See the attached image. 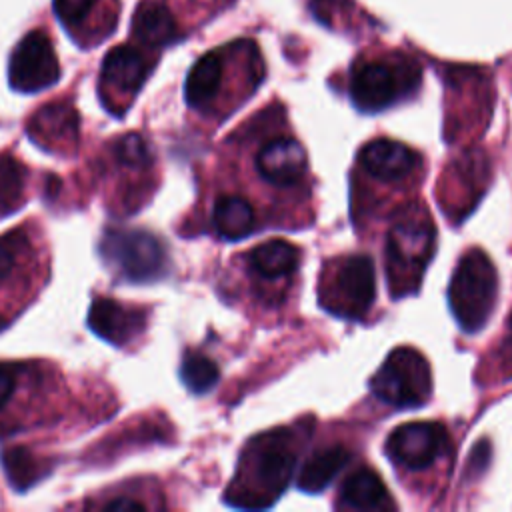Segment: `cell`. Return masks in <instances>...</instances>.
I'll use <instances>...</instances> for the list:
<instances>
[{
	"label": "cell",
	"mask_w": 512,
	"mask_h": 512,
	"mask_svg": "<svg viewBox=\"0 0 512 512\" xmlns=\"http://www.w3.org/2000/svg\"><path fill=\"white\" fill-rule=\"evenodd\" d=\"M296 456V436L292 432L274 430L256 436L242 454L226 500L236 508L270 506L292 480Z\"/></svg>",
	"instance_id": "6da1fadb"
},
{
	"label": "cell",
	"mask_w": 512,
	"mask_h": 512,
	"mask_svg": "<svg viewBox=\"0 0 512 512\" xmlns=\"http://www.w3.org/2000/svg\"><path fill=\"white\" fill-rule=\"evenodd\" d=\"M434 246L436 230L424 208H406L396 214L386 240V266L394 296L418 286Z\"/></svg>",
	"instance_id": "7a4b0ae2"
},
{
	"label": "cell",
	"mask_w": 512,
	"mask_h": 512,
	"mask_svg": "<svg viewBox=\"0 0 512 512\" xmlns=\"http://www.w3.org/2000/svg\"><path fill=\"white\" fill-rule=\"evenodd\" d=\"M498 276L490 258L478 250H468L450 280L448 302L460 328L468 334L478 332L494 310Z\"/></svg>",
	"instance_id": "3957f363"
},
{
	"label": "cell",
	"mask_w": 512,
	"mask_h": 512,
	"mask_svg": "<svg viewBox=\"0 0 512 512\" xmlns=\"http://www.w3.org/2000/svg\"><path fill=\"white\" fill-rule=\"evenodd\" d=\"M420 70L406 60H362L350 72V98L362 112H380L412 94Z\"/></svg>",
	"instance_id": "277c9868"
},
{
	"label": "cell",
	"mask_w": 512,
	"mask_h": 512,
	"mask_svg": "<svg viewBox=\"0 0 512 512\" xmlns=\"http://www.w3.org/2000/svg\"><path fill=\"white\" fill-rule=\"evenodd\" d=\"M372 394L396 408L422 406L432 392L426 358L414 348H396L370 380Z\"/></svg>",
	"instance_id": "5b68a950"
},
{
	"label": "cell",
	"mask_w": 512,
	"mask_h": 512,
	"mask_svg": "<svg viewBox=\"0 0 512 512\" xmlns=\"http://www.w3.org/2000/svg\"><path fill=\"white\" fill-rule=\"evenodd\" d=\"M100 254L130 282H152L168 270L164 244L144 230H108L100 242Z\"/></svg>",
	"instance_id": "8992f818"
},
{
	"label": "cell",
	"mask_w": 512,
	"mask_h": 512,
	"mask_svg": "<svg viewBox=\"0 0 512 512\" xmlns=\"http://www.w3.org/2000/svg\"><path fill=\"white\" fill-rule=\"evenodd\" d=\"M322 306L342 318H362L376 298L374 262L364 254H352L332 266L328 288L322 286Z\"/></svg>",
	"instance_id": "52a82bcc"
},
{
	"label": "cell",
	"mask_w": 512,
	"mask_h": 512,
	"mask_svg": "<svg viewBox=\"0 0 512 512\" xmlns=\"http://www.w3.org/2000/svg\"><path fill=\"white\" fill-rule=\"evenodd\" d=\"M60 78V64L52 40L40 32H28L12 50L8 62L10 86L18 92L32 94L50 88Z\"/></svg>",
	"instance_id": "ba28073f"
},
{
	"label": "cell",
	"mask_w": 512,
	"mask_h": 512,
	"mask_svg": "<svg viewBox=\"0 0 512 512\" xmlns=\"http://www.w3.org/2000/svg\"><path fill=\"white\" fill-rule=\"evenodd\" d=\"M450 446L448 430L438 422H408L394 428L386 440L388 458L408 470L432 466Z\"/></svg>",
	"instance_id": "9c48e42d"
},
{
	"label": "cell",
	"mask_w": 512,
	"mask_h": 512,
	"mask_svg": "<svg viewBox=\"0 0 512 512\" xmlns=\"http://www.w3.org/2000/svg\"><path fill=\"white\" fill-rule=\"evenodd\" d=\"M256 170L262 180L276 188H294L306 176V152L290 136L270 138L256 152Z\"/></svg>",
	"instance_id": "30bf717a"
},
{
	"label": "cell",
	"mask_w": 512,
	"mask_h": 512,
	"mask_svg": "<svg viewBox=\"0 0 512 512\" xmlns=\"http://www.w3.org/2000/svg\"><path fill=\"white\" fill-rule=\"evenodd\" d=\"M420 162L422 158L418 152L402 142L388 138H376L368 142L358 154L362 172L384 182H396L412 176L420 168Z\"/></svg>",
	"instance_id": "8fae6325"
},
{
	"label": "cell",
	"mask_w": 512,
	"mask_h": 512,
	"mask_svg": "<svg viewBox=\"0 0 512 512\" xmlns=\"http://www.w3.org/2000/svg\"><path fill=\"white\" fill-rule=\"evenodd\" d=\"M88 326L94 334L114 346L128 344L144 328V314L126 308L110 298H96L88 312Z\"/></svg>",
	"instance_id": "7c38bea8"
},
{
	"label": "cell",
	"mask_w": 512,
	"mask_h": 512,
	"mask_svg": "<svg viewBox=\"0 0 512 512\" xmlns=\"http://www.w3.org/2000/svg\"><path fill=\"white\" fill-rule=\"evenodd\" d=\"M146 74H148V66L144 56L136 48L128 44H120L106 54L102 62L100 82H102V88L114 90L116 94L132 96L144 84Z\"/></svg>",
	"instance_id": "4fadbf2b"
},
{
	"label": "cell",
	"mask_w": 512,
	"mask_h": 512,
	"mask_svg": "<svg viewBox=\"0 0 512 512\" xmlns=\"http://www.w3.org/2000/svg\"><path fill=\"white\" fill-rule=\"evenodd\" d=\"M248 270L262 280H282L288 278L300 262V250L282 238H270L256 244L246 254Z\"/></svg>",
	"instance_id": "5bb4252c"
},
{
	"label": "cell",
	"mask_w": 512,
	"mask_h": 512,
	"mask_svg": "<svg viewBox=\"0 0 512 512\" xmlns=\"http://www.w3.org/2000/svg\"><path fill=\"white\" fill-rule=\"evenodd\" d=\"M352 452L342 444H332L316 450L300 468L298 488L308 494L322 492L350 462Z\"/></svg>",
	"instance_id": "9a60e30c"
},
{
	"label": "cell",
	"mask_w": 512,
	"mask_h": 512,
	"mask_svg": "<svg viewBox=\"0 0 512 512\" xmlns=\"http://www.w3.org/2000/svg\"><path fill=\"white\" fill-rule=\"evenodd\" d=\"M340 500L350 510H388L394 506L384 482L370 468H358L344 480Z\"/></svg>",
	"instance_id": "2e32d148"
},
{
	"label": "cell",
	"mask_w": 512,
	"mask_h": 512,
	"mask_svg": "<svg viewBox=\"0 0 512 512\" xmlns=\"http://www.w3.org/2000/svg\"><path fill=\"white\" fill-rule=\"evenodd\" d=\"M224 74V60L218 52H208L194 62L184 82V96L188 106L196 110L208 108L216 98Z\"/></svg>",
	"instance_id": "e0dca14e"
},
{
	"label": "cell",
	"mask_w": 512,
	"mask_h": 512,
	"mask_svg": "<svg viewBox=\"0 0 512 512\" xmlns=\"http://www.w3.org/2000/svg\"><path fill=\"white\" fill-rule=\"evenodd\" d=\"M30 136L46 146L74 144L78 136V114L68 104L44 106L30 124Z\"/></svg>",
	"instance_id": "ac0fdd59"
},
{
	"label": "cell",
	"mask_w": 512,
	"mask_h": 512,
	"mask_svg": "<svg viewBox=\"0 0 512 512\" xmlns=\"http://www.w3.org/2000/svg\"><path fill=\"white\" fill-rule=\"evenodd\" d=\"M212 224L220 238L242 240L256 228V212L252 204L236 194L218 196L212 210Z\"/></svg>",
	"instance_id": "d6986e66"
},
{
	"label": "cell",
	"mask_w": 512,
	"mask_h": 512,
	"mask_svg": "<svg viewBox=\"0 0 512 512\" xmlns=\"http://www.w3.org/2000/svg\"><path fill=\"white\" fill-rule=\"evenodd\" d=\"M132 34L148 46H166L178 38V26L164 4L146 0L134 10Z\"/></svg>",
	"instance_id": "ffe728a7"
},
{
	"label": "cell",
	"mask_w": 512,
	"mask_h": 512,
	"mask_svg": "<svg viewBox=\"0 0 512 512\" xmlns=\"http://www.w3.org/2000/svg\"><path fill=\"white\" fill-rule=\"evenodd\" d=\"M26 168L10 154L0 156V214L18 210L24 198Z\"/></svg>",
	"instance_id": "44dd1931"
},
{
	"label": "cell",
	"mask_w": 512,
	"mask_h": 512,
	"mask_svg": "<svg viewBox=\"0 0 512 512\" xmlns=\"http://www.w3.org/2000/svg\"><path fill=\"white\" fill-rule=\"evenodd\" d=\"M180 378L190 392L204 394L214 388L220 378V370L208 356L188 352L180 364Z\"/></svg>",
	"instance_id": "7402d4cb"
},
{
	"label": "cell",
	"mask_w": 512,
	"mask_h": 512,
	"mask_svg": "<svg viewBox=\"0 0 512 512\" xmlns=\"http://www.w3.org/2000/svg\"><path fill=\"white\" fill-rule=\"evenodd\" d=\"M2 464H4V472H6L8 480L18 490L30 488L44 474V466L26 448L6 450L2 454Z\"/></svg>",
	"instance_id": "603a6c76"
},
{
	"label": "cell",
	"mask_w": 512,
	"mask_h": 512,
	"mask_svg": "<svg viewBox=\"0 0 512 512\" xmlns=\"http://www.w3.org/2000/svg\"><path fill=\"white\" fill-rule=\"evenodd\" d=\"M116 158L128 168H144L150 160L148 146L138 134H128L116 144Z\"/></svg>",
	"instance_id": "cb8c5ba5"
},
{
	"label": "cell",
	"mask_w": 512,
	"mask_h": 512,
	"mask_svg": "<svg viewBox=\"0 0 512 512\" xmlns=\"http://www.w3.org/2000/svg\"><path fill=\"white\" fill-rule=\"evenodd\" d=\"M96 0H52L54 14L64 26H80Z\"/></svg>",
	"instance_id": "d4e9b609"
},
{
	"label": "cell",
	"mask_w": 512,
	"mask_h": 512,
	"mask_svg": "<svg viewBox=\"0 0 512 512\" xmlns=\"http://www.w3.org/2000/svg\"><path fill=\"white\" fill-rule=\"evenodd\" d=\"M500 368L506 370L504 372V378H512V314H510V320H508V328H506V336L502 340V346H500Z\"/></svg>",
	"instance_id": "484cf974"
},
{
	"label": "cell",
	"mask_w": 512,
	"mask_h": 512,
	"mask_svg": "<svg viewBox=\"0 0 512 512\" xmlns=\"http://www.w3.org/2000/svg\"><path fill=\"white\" fill-rule=\"evenodd\" d=\"M16 388V374L10 366L0 364V408L6 406Z\"/></svg>",
	"instance_id": "4316f807"
},
{
	"label": "cell",
	"mask_w": 512,
	"mask_h": 512,
	"mask_svg": "<svg viewBox=\"0 0 512 512\" xmlns=\"http://www.w3.org/2000/svg\"><path fill=\"white\" fill-rule=\"evenodd\" d=\"M14 262H16L14 250L10 248L8 242H2V240H0V282L10 276V272H12V268H14Z\"/></svg>",
	"instance_id": "83f0119b"
},
{
	"label": "cell",
	"mask_w": 512,
	"mask_h": 512,
	"mask_svg": "<svg viewBox=\"0 0 512 512\" xmlns=\"http://www.w3.org/2000/svg\"><path fill=\"white\" fill-rule=\"evenodd\" d=\"M104 510L106 512H128V510H144V504L138 502V500H132V498H116V500H110L104 504Z\"/></svg>",
	"instance_id": "f1b7e54d"
}]
</instances>
